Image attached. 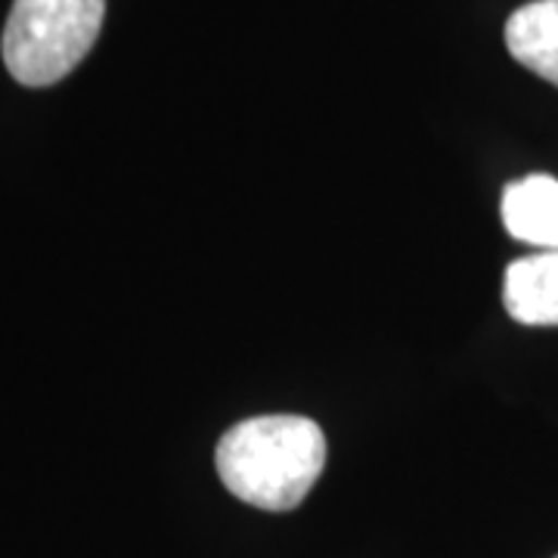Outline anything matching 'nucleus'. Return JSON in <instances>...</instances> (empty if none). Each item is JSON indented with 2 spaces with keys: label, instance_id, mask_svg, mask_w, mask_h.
<instances>
[{
  "label": "nucleus",
  "instance_id": "1",
  "mask_svg": "<svg viewBox=\"0 0 558 558\" xmlns=\"http://www.w3.org/2000/svg\"><path fill=\"white\" fill-rule=\"evenodd\" d=\"M215 462L233 497L267 512H289L317 484L326 438L307 416H255L218 440Z\"/></svg>",
  "mask_w": 558,
  "mask_h": 558
},
{
  "label": "nucleus",
  "instance_id": "3",
  "mask_svg": "<svg viewBox=\"0 0 558 558\" xmlns=\"http://www.w3.org/2000/svg\"><path fill=\"white\" fill-rule=\"evenodd\" d=\"M499 215L509 236L558 252V180L549 174H531L502 190Z\"/></svg>",
  "mask_w": 558,
  "mask_h": 558
},
{
  "label": "nucleus",
  "instance_id": "2",
  "mask_svg": "<svg viewBox=\"0 0 558 558\" xmlns=\"http://www.w3.org/2000/svg\"><path fill=\"white\" fill-rule=\"evenodd\" d=\"M106 0H16L3 28V62L25 87H47L78 65L100 35Z\"/></svg>",
  "mask_w": 558,
  "mask_h": 558
},
{
  "label": "nucleus",
  "instance_id": "5",
  "mask_svg": "<svg viewBox=\"0 0 558 558\" xmlns=\"http://www.w3.org/2000/svg\"><path fill=\"white\" fill-rule=\"evenodd\" d=\"M506 47L534 75L558 87V0H531L506 22Z\"/></svg>",
  "mask_w": 558,
  "mask_h": 558
},
{
  "label": "nucleus",
  "instance_id": "4",
  "mask_svg": "<svg viewBox=\"0 0 558 558\" xmlns=\"http://www.w3.org/2000/svg\"><path fill=\"white\" fill-rule=\"evenodd\" d=\"M502 304L524 326H558V252L512 260L502 279Z\"/></svg>",
  "mask_w": 558,
  "mask_h": 558
}]
</instances>
